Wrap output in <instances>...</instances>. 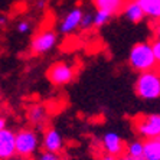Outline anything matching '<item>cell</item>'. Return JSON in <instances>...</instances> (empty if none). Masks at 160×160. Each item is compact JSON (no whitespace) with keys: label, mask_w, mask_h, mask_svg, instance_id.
I'll return each instance as SVG.
<instances>
[{"label":"cell","mask_w":160,"mask_h":160,"mask_svg":"<svg viewBox=\"0 0 160 160\" xmlns=\"http://www.w3.org/2000/svg\"><path fill=\"white\" fill-rule=\"evenodd\" d=\"M146 18H149L153 22H159L160 20V0H136Z\"/></svg>","instance_id":"8fae6325"},{"label":"cell","mask_w":160,"mask_h":160,"mask_svg":"<svg viewBox=\"0 0 160 160\" xmlns=\"http://www.w3.org/2000/svg\"><path fill=\"white\" fill-rule=\"evenodd\" d=\"M32 30V22L29 19H20L18 23H16V32L20 35H26Z\"/></svg>","instance_id":"ac0fdd59"},{"label":"cell","mask_w":160,"mask_h":160,"mask_svg":"<svg viewBox=\"0 0 160 160\" xmlns=\"http://www.w3.org/2000/svg\"><path fill=\"white\" fill-rule=\"evenodd\" d=\"M8 127V121H6V118L4 117L0 116V131L3 130V128H6Z\"/></svg>","instance_id":"603a6c76"},{"label":"cell","mask_w":160,"mask_h":160,"mask_svg":"<svg viewBox=\"0 0 160 160\" xmlns=\"http://www.w3.org/2000/svg\"><path fill=\"white\" fill-rule=\"evenodd\" d=\"M152 45V49H153V55H154V59H156V65L160 67V39L156 38L150 42Z\"/></svg>","instance_id":"ffe728a7"},{"label":"cell","mask_w":160,"mask_h":160,"mask_svg":"<svg viewBox=\"0 0 160 160\" xmlns=\"http://www.w3.org/2000/svg\"><path fill=\"white\" fill-rule=\"evenodd\" d=\"M134 127L144 138H154L160 136V114H147L134 120Z\"/></svg>","instance_id":"8992f818"},{"label":"cell","mask_w":160,"mask_h":160,"mask_svg":"<svg viewBox=\"0 0 160 160\" xmlns=\"http://www.w3.org/2000/svg\"><path fill=\"white\" fill-rule=\"evenodd\" d=\"M82 13H84V10H82L81 6H75V8H72L67 15L63 16L62 20H61L59 33L69 35V33H72V32H75V30L79 28Z\"/></svg>","instance_id":"52a82bcc"},{"label":"cell","mask_w":160,"mask_h":160,"mask_svg":"<svg viewBox=\"0 0 160 160\" xmlns=\"http://www.w3.org/2000/svg\"><path fill=\"white\" fill-rule=\"evenodd\" d=\"M154 33H156V38H159V39H160V20L157 22L156 28H154Z\"/></svg>","instance_id":"d4e9b609"},{"label":"cell","mask_w":160,"mask_h":160,"mask_svg":"<svg viewBox=\"0 0 160 160\" xmlns=\"http://www.w3.org/2000/svg\"><path fill=\"white\" fill-rule=\"evenodd\" d=\"M111 19V15L108 12H104V10H97L94 13V26L95 28H101L107 25L108 20Z\"/></svg>","instance_id":"e0dca14e"},{"label":"cell","mask_w":160,"mask_h":160,"mask_svg":"<svg viewBox=\"0 0 160 160\" xmlns=\"http://www.w3.org/2000/svg\"><path fill=\"white\" fill-rule=\"evenodd\" d=\"M15 136V131L8 128V127L0 131V160H8L16 156Z\"/></svg>","instance_id":"ba28073f"},{"label":"cell","mask_w":160,"mask_h":160,"mask_svg":"<svg viewBox=\"0 0 160 160\" xmlns=\"http://www.w3.org/2000/svg\"><path fill=\"white\" fill-rule=\"evenodd\" d=\"M126 2H128V0H126Z\"/></svg>","instance_id":"4316f807"},{"label":"cell","mask_w":160,"mask_h":160,"mask_svg":"<svg viewBox=\"0 0 160 160\" xmlns=\"http://www.w3.org/2000/svg\"><path fill=\"white\" fill-rule=\"evenodd\" d=\"M9 22V19L8 16H4V15H0V26H6Z\"/></svg>","instance_id":"7402d4cb"},{"label":"cell","mask_w":160,"mask_h":160,"mask_svg":"<svg viewBox=\"0 0 160 160\" xmlns=\"http://www.w3.org/2000/svg\"><path fill=\"white\" fill-rule=\"evenodd\" d=\"M92 26H94V15L91 12H84V13H82V18H81V23H79V28L87 30Z\"/></svg>","instance_id":"d6986e66"},{"label":"cell","mask_w":160,"mask_h":160,"mask_svg":"<svg viewBox=\"0 0 160 160\" xmlns=\"http://www.w3.org/2000/svg\"><path fill=\"white\" fill-rule=\"evenodd\" d=\"M128 65L137 72L153 71L157 67L150 42H138L134 45L128 53Z\"/></svg>","instance_id":"6da1fadb"},{"label":"cell","mask_w":160,"mask_h":160,"mask_svg":"<svg viewBox=\"0 0 160 160\" xmlns=\"http://www.w3.org/2000/svg\"><path fill=\"white\" fill-rule=\"evenodd\" d=\"M101 160H117V157H116V156H112V154H108V153H105Z\"/></svg>","instance_id":"cb8c5ba5"},{"label":"cell","mask_w":160,"mask_h":160,"mask_svg":"<svg viewBox=\"0 0 160 160\" xmlns=\"http://www.w3.org/2000/svg\"><path fill=\"white\" fill-rule=\"evenodd\" d=\"M36 160H61V157H59L58 153H52V152H46V150H43V152L36 157Z\"/></svg>","instance_id":"44dd1931"},{"label":"cell","mask_w":160,"mask_h":160,"mask_svg":"<svg viewBox=\"0 0 160 160\" xmlns=\"http://www.w3.org/2000/svg\"><path fill=\"white\" fill-rule=\"evenodd\" d=\"M102 147L105 149V152L108 154H112V156L117 157L124 152L123 138L120 137V134L114 133V131H108L102 137Z\"/></svg>","instance_id":"30bf717a"},{"label":"cell","mask_w":160,"mask_h":160,"mask_svg":"<svg viewBox=\"0 0 160 160\" xmlns=\"http://www.w3.org/2000/svg\"><path fill=\"white\" fill-rule=\"evenodd\" d=\"M39 134L32 128H22L15 136V149L18 157H29L38 152Z\"/></svg>","instance_id":"3957f363"},{"label":"cell","mask_w":160,"mask_h":160,"mask_svg":"<svg viewBox=\"0 0 160 160\" xmlns=\"http://www.w3.org/2000/svg\"><path fill=\"white\" fill-rule=\"evenodd\" d=\"M42 147L46 152L59 153L63 147L62 134L56 130V128H48L43 133V137H42Z\"/></svg>","instance_id":"9c48e42d"},{"label":"cell","mask_w":160,"mask_h":160,"mask_svg":"<svg viewBox=\"0 0 160 160\" xmlns=\"http://www.w3.org/2000/svg\"><path fill=\"white\" fill-rule=\"evenodd\" d=\"M8 160H19V159L16 156H13V157H10V159H8Z\"/></svg>","instance_id":"484cf974"},{"label":"cell","mask_w":160,"mask_h":160,"mask_svg":"<svg viewBox=\"0 0 160 160\" xmlns=\"http://www.w3.org/2000/svg\"><path fill=\"white\" fill-rule=\"evenodd\" d=\"M58 42V35L51 28H45L41 32H38L32 41H30V52L33 55H45V53L51 52L56 46Z\"/></svg>","instance_id":"277c9868"},{"label":"cell","mask_w":160,"mask_h":160,"mask_svg":"<svg viewBox=\"0 0 160 160\" xmlns=\"http://www.w3.org/2000/svg\"><path fill=\"white\" fill-rule=\"evenodd\" d=\"M127 154L133 159L137 160H143V142L134 140V142L128 143L127 146Z\"/></svg>","instance_id":"2e32d148"},{"label":"cell","mask_w":160,"mask_h":160,"mask_svg":"<svg viewBox=\"0 0 160 160\" xmlns=\"http://www.w3.org/2000/svg\"><path fill=\"white\" fill-rule=\"evenodd\" d=\"M134 89L142 100H157L160 98V75L154 71L140 72Z\"/></svg>","instance_id":"7a4b0ae2"},{"label":"cell","mask_w":160,"mask_h":160,"mask_svg":"<svg viewBox=\"0 0 160 160\" xmlns=\"http://www.w3.org/2000/svg\"><path fill=\"white\" fill-rule=\"evenodd\" d=\"M75 75H77V69L67 62H55L49 67L48 72H46V77L51 81V84L56 87L67 85L72 82Z\"/></svg>","instance_id":"5b68a950"},{"label":"cell","mask_w":160,"mask_h":160,"mask_svg":"<svg viewBox=\"0 0 160 160\" xmlns=\"http://www.w3.org/2000/svg\"><path fill=\"white\" fill-rule=\"evenodd\" d=\"M143 160H160V136L143 142Z\"/></svg>","instance_id":"4fadbf2b"},{"label":"cell","mask_w":160,"mask_h":160,"mask_svg":"<svg viewBox=\"0 0 160 160\" xmlns=\"http://www.w3.org/2000/svg\"><path fill=\"white\" fill-rule=\"evenodd\" d=\"M28 120L35 126H42L48 120V111L42 104H35L28 110Z\"/></svg>","instance_id":"9a60e30c"},{"label":"cell","mask_w":160,"mask_h":160,"mask_svg":"<svg viewBox=\"0 0 160 160\" xmlns=\"http://www.w3.org/2000/svg\"><path fill=\"white\" fill-rule=\"evenodd\" d=\"M123 13H124V16H126V19H128V20L133 23H140L143 19L146 18L142 8H140V4H138L136 0H128V2H126V4H124V8H123Z\"/></svg>","instance_id":"5bb4252c"},{"label":"cell","mask_w":160,"mask_h":160,"mask_svg":"<svg viewBox=\"0 0 160 160\" xmlns=\"http://www.w3.org/2000/svg\"><path fill=\"white\" fill-rule=\"evenodd\" d=\"M92 3L97 8V10L108 12L111 16H114L123 12L126 0H92Z\"/></svg>","instance_id":"7c38bea8"}]
</instances>
